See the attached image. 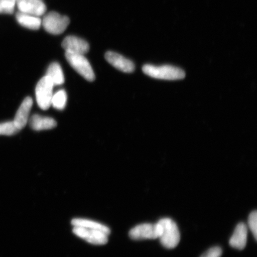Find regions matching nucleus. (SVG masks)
<instances>
[{"instance_id":"nucleus-1","label":"nucleus","mask_w":257,"mask_h":257,"mask_svg":"<svg viewBox=\"0 0 257 257\" xmlns=\"http://www.w3.org/2000/svg\"><path fill=\"white\" fill-rule=\"evenodd\" d=\"M160 227V234L159 238L163 246L172 249L178 246L181 235L178 226L171 218H163L158 222Z\"/></svg>"},{"instance_id":"nucleus-2","label":"nucleus","mask_w":257,"mask_h":257,"mask_svg":"<svg viewBox=\"0 0 257 257\" xmlns=\"http://www.w3.org/2000/svg\"><path fill=\"white\" fill-rule=\"evenodd\" d=\"M143 71L146 75L153 78L175 80L185 78V73L179 67L170 66H155L147 64L143 67Z\"/></svg>"},{"instance_id":"nucleus-3","label":"nucleus","mask_w":257,"mask_h":257,"mask_svg":"<svg viewBox=\"0 0 257 257\" xmlns=\"http://www.w3.org/2000/svg\"><path fill=\"white\" fill-rule=\"evenodd\" d=\"M67 62L74 69L88 81L92 82L95 79V74L91 64L84 55L66 52Z\"/></svg>"},{"instance_id":"nucleus-4","label":"nucleus","mask_w":257,"mask_h":257,"mask_svg":"<svg viewBox=\"0 0 257 257\" xmlns=\"http://www.w3.org/2000/svg\"><path fill=\"white\" fill-rule=\"evenodd\" d=\"M70 23V19L66 16H62L55 12H51L44 16L42 25L48 33L59 35L66 30Z\"/></svg>"},{"instance_id":"nucleus-5","label":"nucleus","mask_w":257,"mask_h":257,"mask_svg":"<svg viewBox=\"0 0 257 257\" xmlns=\"http://www.w3.org/2000/svg\"><path fill=\"white\" fill-rule=\"evenodd\" d=\"M54 84L47 76L38 82L35 88V95L38 106L42 110H48L51 106L53 95Z\"/></svg>"},{"instance_id":"nucleus-6","label":"nucleus","mask_w":257,"mask_h":257,"mask_svg":"<svg viewBox=\"0 0 257 257\" xmlns=\"http://www.w3.org/2000/svg\"><path fill=\"white\" fill-rule=\"evenodd\" d=\"M73 232L89 243L102 245L108 242V234L104 231L82 227H73Z\"/></svg>"},{"instance_id":"nucleus-7","label":"nucleus","mask_w":257,"mask_h":257,"mask_svg":"<svg viewBox=\"0 0 257 257\" xmlns=\"http://www.w3.org/2000/svg\"><path fill=\"white\" fill-rule=\"evenodd\" d=\"M160 231L158 223H144L133 228L128 234L131 238L134 240L156 239L159 238Z\"/></svg>"},{"instance_id":"nucleus-8","label":"nucleus","mask_w":257,"mask_h":257,"mask_svg":"<svg viewBox=\"0 0 257 257\" xmlns=\"http://www.w3.org/2000/svg\"><path fill=\"white\" fill-rule=\"evenodd\" d=\"M16 6L19 12L38 17L44 15L47 11L46 6L43 0H16Z\"/></svg>"},{"instance_id":"nucleus-9","label":"nucleus","mask_w":257,"mask_h":257,"mask_svg":"<svg viewBox=\"0 0 257 257\" xmlns=\"http://www.w3.org/2000/svg\"><path fill=\"white\" fill-rule=\"evenodd\" d=\"M105 58L111 65L121 72L132 73L134 71V63L119 54L112 52V51H108L105 54Z\"/></svg>"},{"instance_id":"nucleus-10","label":"nucleus","mask_w":257,"mask_h":257,"mask_svg":"<svg viewBox=\"0 0 257 257\" xmlns=\"http://www.w3.org/2000/svg\"><path fill=\"white\" fill-rule=\"evenodd\" d=\"M62 47L66 52L85 55L88 52L89 46L87 42L75 36L65 38L62 43Z\"/></svg>"},{"instance_id":"nucleus-11","label":"nucleus","mask_w":257,"mask_h":257,"mask_svg":"<svg viewBox=\"0 0 257 257\" xmlns=\"http://www.w3.org/2000/svg\"><path fill=\"white\" fill-rule=\"evenodd\" d=\"M32 104L33 100L30 96H28L22 102L16 112L14 123L19 131L22 130L28 123Z\"/></svg>"},{"instance_id":"nucleus-12","label":"nucleus","mask_w":257,"mask_h":257,"mask_svg":"<svg viewBox=\"0 0 257 257\" xmlns=\"http://www.w3.org/2000/svg\"><path fill=\"white\" fill-rule=\"evenodd\" d=\"M247 227L243 223L237 225L232 237L229 240L232 248L242 250L245 248L247 242Z\"/></svg>"},{"instance_id":"nucleus-13","label":"nucleus","mask_w":257,"mask_h":257,"mask_svg":"<svg viewBox=\"0 0 257 257\" xmlns=\"http://www.w3.org/2000/svg\"><path fill=\"white\" fill-rule=\"evenodd\" d=\"M30 124L32 130L40 131L55 127L57 126V122L53 118L35 114L31 117Z\"/></svg>"},{"instance_id":"nucleus-14","label":"nucleus","mask_w":257,"mask_h":257,"mask_svg":"<svg viewBox=\"0 0 257 257\" xmlns=\"http://www.w3.org/2000/svg\"><path fill=\"white\" fill-rule=\"evenodd\" d=\"M16 20L22 27L32 30H39L42 25V20L40 17L19 12L16 15Z\"/></svg>"},{"instance_id":"nucleus-15","label":"nucleus","mask_w":257,"mask_h":257,"mask_svg":"<svg viewBox=\"0 0 257 257\" xmlns=\"http://www.w3.org/2000/svg\"><path fill=\"white\" fill-rule=\"evenodd\" d=\"M46 76L50 79L54 86L62 85L64 82L63 70L59 63L51 64L48 67Z\"/></svg>"},{"instance_id":"nucleus-16","label":"nucleus","mask_w":257,"mask_h":257,"mask_svg":"<svg viewBox=\"0 0 257 257\" xmlns=\"http://www.w3.org/2000/svg\"><path fill=\"white\" fill-rule=\"evenodd\" d=\"M72 224L73 227H82L89 228V229H95L104 231L108 234L110 233V230L105 225L96 221L85 219V218H74L72 221Z\"/></svg>"},{"instance_id":"nucleus-17","label":"nucleus","mask_w":257,"mask_h":257,"mask_svg":"<svg viewBox=\"0 0 257 257\" xmlns=\"http://www.w3.org/2000/svg\"><path fill=\"white\" fill-rule=\"evenodd\" d=\"M67 94L64 90H60L53 95L51 105L57 110H62L65 108L67 102Z\"/></svg>"},{"instance_id":"nucleus-18","label":"nucleus","mask_w":257,"mask_h":257,"mask_svg":"<svg viewBox=\"0 0 257 257\" xmlns=\"http://www.w3.org/2000/svg\"><path fill=\"white\" fill-rule=\"evenodd\" d=\"M19 131V130L16 127L14 121L0 123V136H14Z\"/></svg>"},{"instance_id":"nucleus-19","label":"nucleus","mask_w":257,"mask_h":257,"mask_svg":"<svg viewBox=\"0 0 257 257\" xmlns=\"http://www.w3.org/2000/svg\"><path fill=\"white\" fill-rule=\"evenodd\" d=\"M16 0H0V14H14Z\"/></svg>"},{"instance_id":"nucleus-20","label":"nucleus","mask_w":257,"mask_h":257,"mask_svg":"<svg viewBox=\"0 0 257 257\" xmlns=\"http://www.w3.org/2000/svg\"><path fill=\"white\" fill-rule=\"evenodd\" d=\"M248 226L253 233L255 240L257 239V212L256 210L251 212L248 217Z\"/></svg>"},{"instance_id":"nucleus-21","label":"nucleus","mask_w":257,"mask_h":257,"mask_svg":"<svg viewBox=\"0 0 257 257\" xmlns=\"http://www.w3.org/2000/svg\"><path fill=\"white\" fill-rule=\"evenodd\" d=\"M222 254V250L218 246L213 247L207 250L200 257H220Z\"/></svg>"}]
</instances>
